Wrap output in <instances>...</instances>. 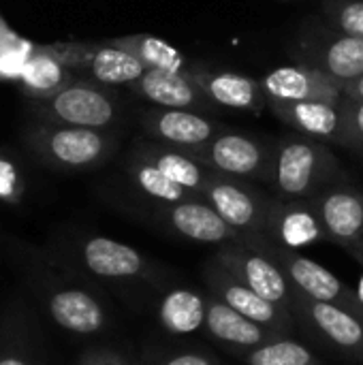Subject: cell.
I'll return each instance as SVG.
<instances>
[{"label": "cell", "instance_id": "obj_16", "mask_svg": "<svg viewBox=\"0 0 363 365\" xmlns=\"http://www.w3.org/2000/svg\"><path fill=\"white\" fill-rule=\"evenodd\" d=\"M49 319L64 331L77 336H94L107 325V310L96 295L81 287L58 284L45 295Z\"/></svg>", "mask_w": 363, "mask_h": 365}, {"label": "cell", "instance_id": "obj_24", "mask_svg": "<svg viewBox=\"0 0 363 365\" xmlns=\"http://www.w3.org/2000/svg\"><path fill=\"white\" fill-rule=\"evenodd\" d=\"M208 295L195 289H171L156 304V319L171 336H190L205 327Z\"/></svg>", "mask_w": 363, "mask_h": 365}, {"label": "cell", "instance_id": "obj_37", "mask_svg": "<svg viewBox=\"0 0 363 365\" xmlns=\"http://www.w3.org/2000/svg\"><path fill=\"white\" fill-rule=\"evenodd\" d=\"M11 36H13V32H11V30L2 24V19H0V43H4V41L11 38Z\"/></svg>", "mask_w": 363, "mask_h": 365}, {"label": "cell", "instance_id": "obj_14", "mask_svg": "<svg viewBox=\"0 0 363 365\" xmlns=\"http://www.w3.org/2000/svg\"><path fill=\"white\" fill-rule=\"evenodd\" d=\"M261 86L267 101L302 103V101H342L344 88L312 64H289L270 71Z\"/></svg>", "mask_w": 363, "mask_h": 365}, {"label": "cell", "instance_id": "obj_35", "mask_svg": "<svg viewBox=\"0 0 363 365\" xmlns=\"http://www.w3.org/2000/svg\"><path fill=\"white\" fill-rule=\"evenodd\" d=\"M77 365H131L122 355L113 353V351H105V349H96V351H88L86 355H81Z\"/></svg>", "mask_w": 363, "mask_h": 365}, {"label": "cell", "instance_id": "obj_23", "mask_svg": "<svg viewBox=\"0 0 363 365\" xmlns=\"http://www.w3.org/2000/svg\"><path fill=\"white\" fill-rule=\"evenodd\" d=\"M135 154L145 158L148 163H152L169 180H173L175 184L184 186L186 190L195 192L201 199H203L205 186L210 184V180L216 173L210 167H205L203 163H199L197 158H193L188 152H184L180 148H171V145L158 143V141H143V143H139Z\"/></svg>", "mask_w": 363, "mask_h": 365}, {"label": "cell", "instance_id": "obj_31", "mask_svg": "<svg viewBox=\"0 0 363 365\" xmlns=\"http://www.w3.org/2000/svg\"><path fill=\"white\" fill-rule=\"evenodd\" d=\"M0 365H39L34 359V353L30 344L13 334L11 329L6 334H0Z\"/></svg>", "mask_w": 363, "mask_h": 365}, {"label": "cell", "instance_id": "obj_13", "mask_svg": "<svg viewBox=\"0 0 363 365\" xmlns=\"http://www.w3.org/2000/svg\"><path fill=\"white\" fill-rule=\"evenodd\" d=\"M261 235L278 246L302 250L327 240L312 199H272Z\"/></svg>", "mask_w": 363, "mask_h": 365}, {"label": "cell", "instance_id": "obj_27", "mask_svg": "<svg viewBox=\"0 0 363 365\" xmlns=\"http://www.w3.org/2000/svg\"><path fill=\"white\" fill-rule=\"evenodd\" d=\"M109 43L131 51L133 56H137L148 68H163V71H178V73L188 71L182 51L175 49L173 45L165 43L158 36H152V34H128V36L109 38Z\"/></svg>", "mask_w": 363, "mask_h": 365}, {"label": "cell", "instance_id": "obj_6", "mask_svg": "<svg viewBox=\"0 0 363 365\" xmlns=\"http://www.w3.org/2000/svg\"><path fill=\"white\" fill-rule=\"evenodd\" d=\"M218 265H223L229 274H233L240 282L250 287L261 297L287 308L293 312L295 304V289L289 282L287 274L263 252L242 244L229 242L218 246L212 257Z\"/></svg>", "mask_w": 363, "mask_h": 365}, {"label": "cell", "instance_id": "obj_25", "mask_svg": "<svg viewBox=\"0 0 363 365\" xmlns=\"http://www.w3.org/2000/svg\"><path fill=\"white\" fill-rule=\"evenodd\" d=\"M17 81L28 98L41 101L68 86L73 81V75L68 66H64L51 51H47V47L34 45Z\"/></svg>", "mask_w": 363, "mask_h": 365}, {"label": "cell", "instance_id": "obj_30", "mask_svg": "<svg viewBox=\"0 0 363 365\" xmlns=\"http://www.w3.org/2000/svg\"><path fill=\"white\" fill-rule=\"evenodd\" d=\"M34 45L19 41L15 34L11 38H6L4 43H0V77H11V79H19V73L28 60V56L32 53Z\"/></svg>", "mask_w": 363, "mask_h": 365}, {"label": "cell", "instance_id": "obj_12", "mask_svg": "<svg viewBox=\"0 0 363 365\" xmlns=\"http://www.w3.org/2000/svg\"><path fill=\"white\" fill-rule=\"evenodd\" d=\"M77 263L81 269L103 280H137L158 276V265L137 248L101 235L88 237L77 246Z\"/></svg>", "mask_w": 363, "mask_h": 365}, {"label": "cell", "instance_id": "obj_32", "mask_svg": "<svg viewBox=\"0 0 363 365\" xmlns=\"http://www.w3.org/2000/svg\"><path fill=\"white\" fill-rule=\"evenodd\" d=\"M24 195V182L13 160L0 156V201L17 203Z\"/></svg>", "mask_w": 363, "mask_h": 365}, {"label": "cell", "instance_id": "obj_5", "mask_svg": "<svg viewBox=\"0 0 363 365\" xmlns=\"http://www.w3.org/2000/svg\"><path fill=\"white\" fill-rule=\"evenodd\" d=\"M201 278L214 297H218L220 302L231 306L242 317L270 329L278 338H287L289 334H293V329L297 325L293 312H289L287 308L255 293L250 287L240 282L233 274H229L214 259H208V263L201 269Z\"/></svg>", "mask_w": 363, "mask_h": 365}, {"label": "cell", "instance_id": "obj_33", "mask_svg": "<svg viewBox=\"0 0 363 365\" xmlns=\"http://www.w3.org/2000/svg\"><path fill=\"white\" fill-rule=\"evenodd\" d=\"M347 103V135L344 145L347 148H363V101H351L344 96Z\"/></svg>", "mask_w": 363, "mask_h": 365}, {"label": "cell", "instance_id": "obj_22", "mask_svg": "<svg viewBox=\"0 0 363 365\" xmlns=\"http://www.w3.org/2000/svg\"><path fill=\"white\" fill-rule=\"evenodd\" d=\"M79 68L86 71L92 81H98L109 88L133 86L148 71V66L137 56H133L122 47L111 45L109 41L86 43V51Z\"/></svg>", "mask_w": 363, "mask_h": 365}, {"label": "cell", "instance_id": "obj_3", "mask_svg": "<svg viewBox=\"0 0 363 365\" xmlns=\"http://www.w3.org/2000/svg\"><path fill=\"white\" fill-rule=\"evenodd\" d=\"M45 124L107 128L118 120L120 105L109 86L92 79H73L60 92L32 101Z\"/></svg>", "mask_w": 363, "mask_h": 365}, {"label": "cell", "instance_id": "obj_11", "mask_svg": "<svg viewBox=\"0 0 363 365\" xmlns=\"http://www.w3.org/2000/svg\"><path fill=\"white\" fill-rule=\"evenodd\" d=\"M203 199L220 218L240 233H261L272 197L261 195L240 178L214 173L203 190Z\"/></svg>", "mask_w": 363, "mask_h": 365}, {"label": "cell", "instance_id": "obj_17", "mask_svg": "<svg viewBox=\"0 0 363 365\" xmlns=\"http://www.w3.org/2000/svg\"><path fill=\"white\" fill-rule=\"evenodd\" d=\"M190 75L212 105L252 113H259L270 107L267 94L261 81L257 79L233 71H214L203 66L190 68Z\"/></svg>", "mask_w": 363, "mask_h": 365}, {"label": "cell", "instance_id": "obj_15", "mask_svg": "<svg viewBox=\"0 0 363 365\" xmlns=\"http://www.w3.org/2000/svg\"><path fill=\"white\" fill-rule=\"evenodd\" d=\"M270 109L300 135L317 141H334L344 145L347 135V103L342 101H302V103H270Z\"/></svg>", "mask_w": 363, "mask_h": 365}, {"label": "cell", "instance_id": "obj_2", "mask_svg": "<svg viewBox=\"0 0 363 365\" xmlns=\"http://www.w3.org/2000/svg\"><path fill=\"white\" fill-rule=\"evenodd\" d=\"M237 242L263 252L276 265H280V269L287 274L289 282L293 284V289L300 295L317 299V302L342 306V308L351 310L353 314H357L363 321V308L357 299L355 289L347 287L338 276H334L321 263L304 257L300 250L278 246L261 233H242V237Z\"/></svg>", "mask_w": 363, "mask_h": 365}, {"label": "cell", "instance_id": "obj_9", "mask_svg": "<svg viewBox=\"0 0 363 365\" xmlns=\"http://www.w3.org/2000/svg\"><path fill=\"white\" fill-rule=\"evenodd\" d=\"M317 214L325 227L327 242L349 252L363 267V192L334 184L312 199Z\"/></svg>", "mask_w": 363, "mask_h": 365}, {"label": "cell", "instance_id": "obj_21", "mask_svg": "<svg viewBox=\"0 0 363 365\" xmlns=\"http://www.w3.org/2000/svg\"><path fill=\"white\" fill-rule=\"evenodd\" d=\"M203 331L212 340H216L233 351L255 349V346H261V344L278 338L270 329H265V327L257 325L255 321L235 312L231 306H227L225 302L214 297L210 291H208V314H205Z\"/></svg>", "mask_w": 363, "mask_h": 365}, {"label": "cell", "instance_id": "obj_8", "mask_svg": "<svg viewBox=\"0 0 363 365\" xmlns=\"http://www.w3.org/2000/svg\"><path fill=\"white\" fill-rule=\"evenodd\" d=\"M293 317L321 342L363 364V321L351 310L304 297L295 291Z\"/></svg>", "mask_w": 363, "mask_h": 365}, {"label": "cell", "instance_id": "obj_38", "mask_svg": "<svg viewBox=\"0 0 363 365\" xmlns=\"http://www.w3.org/2000/svg\"><path fill=\"white\" fill-rule=\"evenodd\" d=\"M355 293H357V299H359V304H362V308H363V274L359 276V280H357Z\"/></svg>", "mask_w": 363, "mask_h": 365}, {"label": "cell", "instance_id": "obj_28", "mask_svg": "<svg viewBox=\"0 0 363 365\" xmlns=\"http://www.w3.org/2000/svg\"><path fill=\"white\" fill-rule=\"evenodd\" d=\"M246 365H323L321 359L304 344L287 338H274L261 346L237 351Z\"/></svg>", "mask_w": 363, "mask_h": 365}, {"label": "cell", "instance_id": "obj_36", "mask_svg": "<svg viewBox=\"0 0 363 365\" xmlns=\"http://www.w3.org/2000/svg\"><path fill=\"white\" fill-rule=\"evenodd\" d=\"M344 96L351 98V101H363V75L359 79L344 86Z\"/></svg>", "mask_w": 363, "mask_h": 365}, {"label": "cell", "instance_id": "obj_20", "mask_svg": "<svg viewBox=\"0 0 363 365\" xmlns=\"http://www.w3.org/2000/svg\"><path fill=\"white\" fill-rule=\"evenodd\" d=\"M141 98L152 103L154 107L163 109H203L212 105L205 94L195 83L190 68L184 73L178 71H163V68H148L143 77H139L131 86Z\"/></svg>", "mask_w": 363, "mask_h": 365}, {"label": "cell", "instance_id": "obj_29", "mask_svg": "<svg viewBox=\"0 0 363 365\" xmlns=\"http://www.w3.org/2000/svg\"><path fill=\"white\" fill-rule=\"evenodd\" d=\"M325 11L338 32L363 38V0H327Z\"/></svg>", "mask_w": 363, "mask_h": 365}, {"label": "cell", "instance_id": "obj_18", "mask_svg": "<svg viewBox=\"0 0 363 365\" xmlns=\"http://www.w3.org/2000/svg\"><path fill=\"white\" fill-rule=\"evenodd\" d=\"M143 126L154 141L180 150H195L220 133L216 122L193 109L154 107L143 115Z\"/></svg>", "mask_w": 363, "mask_h": 365}, {"label": "cell", "instance_id": "obj_4", "mask_svg": "<svg viewBox=\"0 0 363 365\" xmlns=\"http://www.w3.org/2000/svg\"><path fill=\"white\" fill-rule=\"evenodd\" d=\"M36 154L58 169H90L105 163L113 152V137L105 128L43 124L30 133Z\"/></svg>", "mask_w": 363, "mask_h": 365}, {"label": "cell", "instance_id": "obj_1", "mask_svg": "<svg viewBox=\"0 0 363 365\" xmlns=\"http://www.w3.org/2000/svg\"><path fill=\"white\" fill-rule=\"evenodd\" d=\"M340 165L332 150L310 137H285L272 152L267 184L280 199H315L338 184Z\"/></svg>", "mask_w": 363, "mask_h": 365}, {"label": "cell", "instance_id": "obj_7", "mask_svg": "<svg viewBox=\"0 0 363 365\" xmlns=\"http://www.w3.org/2000/svg\"><path fill=\"white\" fill-rule=\"evenodd\" d=\"M205 167H210L216 173L240 178V180H263L267 182L272 152L257 139L223 130L212 141L195 148L184 150Z\"/></svg>", "mask_w": 363, "mask_h": 365}, {"label": "cell", "instance_id": "obj_34", "mask_svg": "<svg viewBox=\"0 0 363 365\" xmlns=\"http://www.w3.org/2000/svg\"><path fill=\"white\" fill-rule=\"evenodd\" d=\"M152 365H220V361L203 351H184V353L165 355Z\"/></svg>", "mask_w": 363, "mask_h": 365}, {"label": "cell", "instance_id": "obj_19", "mask_svg": "<svg viewBox=\"0 0 363 365\" xmlns=\"http://www.w3.org/2000/svg\"><path fill=\"white\" fill-rule=\"evenodd\" d=\"M306 64L317 66L342 88L363 75V38L342 32L317 34L302 53Z\"/></svg>", "mask_w": 363, "mask_h": 365}, {"label": "cell", "instance_id": "obj_10", "mask_svg": "<svg viewBox=\"0 0 363 365\" xmlns=\"http://www.w3.org/2000/svg\"><path fill=\"white\" fill-rule=\"evenodd\" d=\"M152 216L167 231L199 244L223 246L242 237V233L227 225L220 214L201 197L180 203H154Z\"/></svg>", "mask_w": 363, "mask_h": 365}, {"label": "cell", "instance_id": "obj_26", "mask_svg": "<svg viewBox=\"0 0 363 365\" xmlns=\"http://www.w3.org/2000/svg\"><path fill=\"white\" fill-rule=\"evenodd\" d=\"M128 175H131V182L135 184V188L141 195H145L152 203H180L186 199H197L195 192L175 184L173 180H169L160 169H156L152 163L137 156L135 152L128 163Z\"/></svg>", "mask_w": 363, "mask_h": 365}]
</instances>
